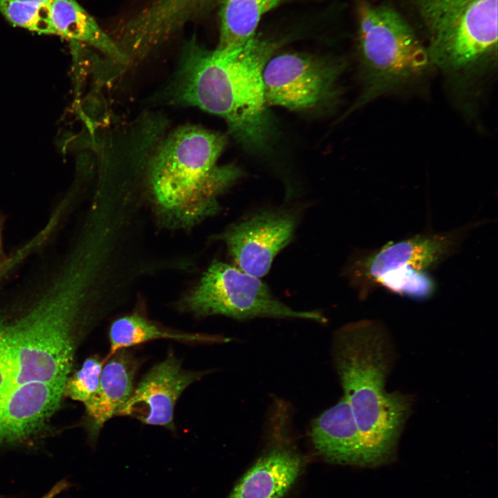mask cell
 Masks as SVG:
<instances>
[{
	"label": "cell",
	"mask_w": 498,
	"mask_h": 498,
	"mask_svg": "<svg viewBox=\"0 0 498 498\" xmlns=\"http://www.w3.org/2000/svg\"><path fill=\"white\" fill-rule=\"evenodd\" d=\"M100 258L75 242L58 264L27 290L23 310L12 320L0 311L8 373L6 397L28 382L65 387L80 332L93 317Z\"/></svg>",
	"instance_id": "6da1fadb"
},
{
	"label": "cell",
	"mask_w": 498,
	"mask_h": 498,
	"mask_svg": "<svg viewBox=\"0 0 498 498\" xmlns=\"http://www.w3.org/2000/svg\"><path fill=\"white\" fill-rule=\"evenodd\" d=\"M278 45L255 35L238 46L209 50L192 39L167 89L168 100L221 117L240 143L261 147L269 129L263 71Z\"/></svg>",
	"instance_id": "7a4b0ae2"
},
{
	"label": "cell",
	"mask_w": 498,
	"mask_h": 498,
	"mask_svg": "<svg viewBox=\"0 0 498 498\" xmlns=\"http://www.w3.org/2000/svg\"><path fill=\"white\" fill-rule=\"evenodd\" d=\"M333 356L371 463L380 461L394 448L411 405L406 396L385 389L393 359L387 332L376 320L348 323L334 335Z\"/></svg>",
	"instance_id": "3957f363"
},
{
	"label": "cell",
	"mask_w": 498,
	"mask_h": 498,
	"mask_svg": "<svg viewBox=\"0 0 498 498\" xmlns=\"http://www.w3.org/2000/svg\"><path fill=\"white\" fill-rule=\"evenodd\" d=\"M225 137L195 125L180 127L160 145L150 162L148 185L161 217L190 227L217 212L219 196L241 176L217 160Z\"/></svg>",
	"instance_id": "277c9868"
},
{
	"label": "cell",
	"mask_w": 498,
	"mask_h": 498,
	"mask_svg": "<svg viewBox=\"0 0 498 498\" xmlns=\"http://www.w3.org/2000/svg\"><path fill=\"white\" fill-rule=\"evenodd\" d=\"M425 46L431 64L456 73L495 62L497 0H388Z\"/></svg>",
	"instance_id": "5b68a950"
},
{
	"label": "cell",
	"mask_w": 498,
	"mask_h": 498,
	"mask_svg": "<svg viewBox=\"0 0 498 498\" xmlns=\"http://www.w3.org/2000/svg\"><path fill=\"white\" fill-rule=\"evenodd\" d=\"M357 26L365 84L362 102L417 77L431 64L418 35L389 1L360 0Z\"/></svg>",
	"instance_id": "8992f818"
},
{
	"label": "cell",
	"mask_w": 498,
	"mask_h": 498,
	"mask_svg": "<svg viewBox=\"0 0 498 498\" xmlns=\"http://www.w3.org/2000/svg\"><path fill=\"white\" fill-rule=\"evenodd\" d=\"M195 315H225L235 319L257 317L297 318L324 323L317 311H295L277 299L259 277L237 266L213 261L183 300Z\"/></svg>",
	"instance_id": "52a82bcc"
},
{
	"label": "cell",
	"mask_w": 498,
	"mask_h": 498,
	"mask_svg": "<svg viewBox=\"0 0 498 498\" xmlns=\"http://www.w3.org/2000/svg\"><path fill=\"white\" fill-rule=\"evenodd\" d=\"M488 222L479 219L445 232L419 233L359 252L347 264L344 274L359 296L365 298L387 273H430L454 255L474 230Z\"/></svg>",
	"instance_id": "ba28073f"
},
{
	"label": "cell",
	"mask_w": 498,
	"mask_h": 498,
	"mask_svg": "<svg viewBox=\"0 0 498 498\" xmlns=\"http://www.w3.org/2000/svg\"><path fill=\"white\" fill-rule=\"evenodd\" d=\"M342 63L326 57L284 53L263 71L266 103L292 110L314 108L333 98Z\"/></svg>",
	"instance_id": "9c48e42d"
},
{
	"label": "cell",
	"mask_w": 498,
	"mask_h": 498,
	"mask_svg": "<svg viewBox=\"0 0 498 498\" xmlns=\"http://www.w3.org/2000/svg\"><path fill=\"white\" fill-rule=\"evenodd\" d=\"M296 223L295 216L287 211H263L232 224L218 239L226 244L237 268L261 277L291 241Z\"/></svg>",
	"instance_id": "30bf717a"
},
{
	"label": "cell",
	"mask_w": 498,
	"mask_h": 498,
	"mask_svg": "<svg viewBox=\"0 0 498 498\" xmlns=\"http://www.w3.org/2000/svg\"><path fill=\"white\" fill-rule=\"evenodd\" d=\"M205 374L204 371L185 369L181 361L171 352L145 375L118 415L174 431L177 400L190 385Z\"/></svg>",
	"instance_id": "8fae6325"
},
{
	"label": "cell",
	"mask_w": 498,
	"mask_h": 498,
	"mask_svg": "<svg viewBox=\"0 0 498 498\" xmlns=\"http://www.w3.org/2000/svg\"><path fill=\"white\" fill-rule=\"evenodd\" d=\"M64 387L28 382L12 388L0 413V443L21 442L39 432L59 407Z\"/></svg>",
	"instance_id": "7c38bea8"
},
{
	"label": "cell",
	"mask_w": 498,
	"mask_h": 498,
	"mask_svg": "<svg viewBox=\"0 0 498 498\" xmlns=\"http://www.w3.org/2000/svg\"><path fill=\"white\" fill-rule=\"evenodd\" d=\"M315 449L326 459L340 463H371L369 454L344 397L312 423Z\"/></svg>",
	"instance_id": "4fadbf2b"
},
{
	"label": "cell",
	"mask_w": 498,
	"mask_h": 498,
	"mask_svg": "<svg viewBox=\"0 0 498 498\" xmlns=\"http://www.w3.org/2000/svg\"><path fill=\"white\" fill-rule=\"evenodd\" d=\"M138 362L127 349L108 358L103 366L98 388L84 403L90 438L95 441L104 424L117 416L133 390Z\"/></svg>",
	"instance_id": "5bb4252c"
},
{
	"label": "cell",
	"mask_w": 498,
	"mask_h": 498,
	"mask_svg": "<svg viewBox=\"0 0 498 498\" xmlns=\"http://www.w3.org/2000/svg\"><path fill=\"white\" fill-rule=\"evenodd\" d=\"M302 468L297 454L275 448L264 455L244 474L228 498H282Z\"/></svg>",
	"instance_id": "9a60e30c"
},
{
	"label": "cell",
	"mask_w": 498,
	"mask_h": 498,
	"mask_svg": "<svg viewBox=\"0 0 498 498\" xmlns=\"http://www.w3.org/2000/svg\"><path fill=\"white\" fill-rule=\"evenodd\" d=\"M50 5L57 34L90 44L114 60L127 62L113 38L75 0H50Z\"/></svg>",
	"instance_id": "2e32d148"
},
{
	"label": "cell",
	"mask_w": 498,
	"mask_h": 498,
	"mask_svg": "<svg viewBox=\"0 0 498 498\" xmlns=\"http://www.w3.org/2000/svg\"><path fill=\"white\" fill-rule=\"evenodd\" d=\"M109 352L107 360L116 352L131 347L156 340H171L185 342H226L224 337L199 333H180L156 325L139 315H127L113 321L109 331Z\"/></svg>",
	"instance_id": "e0dca14e"
},
{
	"label": "cell",
	"mask_w": 498,
	"mask_h": 498,
	"mask_svg": "<svg viewBox=\"0 0 498 498\" xmlns=\"http://www.w3.org/2000/svg\"><path fill=\"white\" fill-rule=\"evenodd\" d=\"M289 0H223L219 47L242 45L255 36L265 13Z\"/></svg>",
	"instance_id": "ac0fdd59"
},
{
	"label": "cell",
	"mask_w": 498,
	"mask_h": 498,
	"mask_svg": "<svg viewBox=\"0 0 498 498\" xmlns=\"http://www.w3.org/2000/svg\"><path fill=\"white\" fill-rule=\"evenodd\" d=\"M0 11L15 26L39 33L57 34L53 21L50 2L0 0Z\"/></svg>",
	"instance_id": "d6986e66"
},
{
	"label": "cell",
	"mask_w": 498,
	"mask_h": 498,
	"mask_svg": "<svg viewBox=\"0 0 498 498\" xmlns=\"http://www.w3.org/2000/svg\"><path fill=\"white\" fill-rule=\"evenodd\" d=\"M387 290L414 299L430 298L436 292V284L428 272L388 273L380 278L376 288Z\"/></svg>",
	"instance_id": "ffe728a7"
},
{
	"label": "cell",
	"mask_w": 498,
	"mask_h": 498,
	"mask_svg": "<svg viewBox=\"0 0 498 498\" xmlns=\"http://www.w3.org/2000/svg\"><path fill=\"white\" fill-rule=\"evenodd\" d=\"M105 360L93 356L85 360L80 369L68 377L64 396L86 403L97 391Z\"/></svg>",
	"instance_id": "44dd1931"
},
{
	"label": "cell",
	"mask_w": 498,
	"mask_h": 498,
	"mask_svg": "<svg viewBox=\"0 0 498 498\" xmlns=\"http://www.w3.org/2000/svg\"><path fill=\"white\" fill-rule=\"evenodd\" d=\"M5 364L4 333L0 320V413L8 387V374Z\"/></svg>",
	"instance_id": "7402d4cb"
},
{
	"label": "cell",
	"mask_w": 498,
	"mask_h": 498,
	"mask_svg": "<svg viewBox=\"0 0 498 498\" xmlns=\"http://www.w3.org/2000/svg\"><path fill=\"white\" fill-rule=\"evenodd\" d=\"M21 260L19 255L12 254L0 261V285L21 264Z\"/></svg>",
	"instance_id": "603a6c76"
},
{
	"label": "cell",
	"mask_w": 498,
	"mask_h": 498,
	"mask_svg": "<svg viewBox=\"0 0 498 498\" xmlns=\"http://www.w3.org/2000/svg\"><path fill=\"white\" fill-rule=\"evenodd\" d=\"M69 484L65 480L57 482L47 493L40 498H56L60 493L64 491Z\"/></svg>",
	"instance_id": "cb8c5ba5"
},
{
	"label": "cell",
	"mask_w": 498,
	"mask_h": 498,
	"mask_svg": "<svg viewBox=\"0 0 498 498\" xmlns=\"http://www.w3.org/2000/svg\"><path fill=\"white\" fill-rule=\"evenodd\" d=\"M12 1H30V2H36V3H48L50 2V0H12Z\"/></svg>",
	"instance_id": "d4e9b609"
},
{
	"label": "cell",
	"mask_w": 498,
	"mask_h": 498,
	"mask_svg": "<svg viewBox=\"0 0 498 498\" xmlns=\"http://www.w3.org/2000/svg\"><path fill=\"white\" fill-rule=\"evenodd\" d=\"M2 249H3V248H2V237H1V228H0V258H1V256L2 254Z\"/></svg>",
	"instance_id": "484cf974"
},
{
	"label": "cell",
	"mask_w": 498,
	"mask_h": 498,
	"mask_svg": "<svg viewBox=\"0 0 498 498\" xmlns=\"http://www.w3.org/2000/svg\"><path fill=\"white\" fill-rule=\"evenodd\" d=\"M203 1H212V0H203Z\"/></svg>",
	"instance_id": "4316f807"
}]
</instances>
